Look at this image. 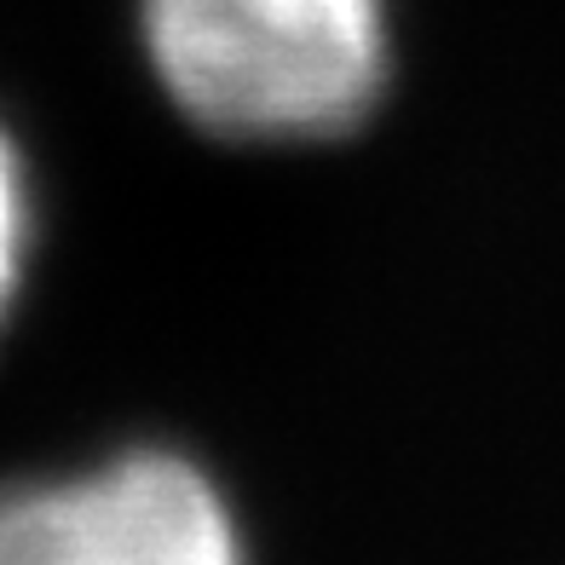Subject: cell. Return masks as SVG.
Returning a JSON list of instances; mask_svg holds the SVG:
<instances>
[{
    "label": "cell",
    "instance_id": "obj_1",
    "mask_svg": "<svg viewBox=\"0 0 565 565\" xmlns=\"http://www.w3.org/2000/svg\"><path fill=\"white\" fill-rule=\"evenodd\" d=\"M179 116L237 145H318L364 121L393 70L387 0H139Z\"/></svg>",
    "mask_w": 565,
    "mask_h": 565
},
{
    "label": "cell",
    "instance_id": "obj_2",
    "mask_svg": "<svg viewBox=\"0 0 565 565\" xmlns=\"http://www.w3.org/2000/svg\"><path fill=\"white\" fill-rule=\"evenodd\" d=\"M0 565H243L225 497L173 450L0 484Z\"/></svg>",
    "mask_w": 565,
    "mask_h": 565
},
{
    "label": "cell",
    "instance_id": "obj_3",
    "mask_svg": "<svg viewBox=\"0 0 565 565\" xmlns=\"http://www.w3.org/2000/svg\"><path fill=\"white\" fill-rule=\"evenodd\" d=\"M23 266H30V173L12 134L0 127V329L18 306Z\"/></svg>",
    "mask_w": 565,
    "mask_h": 565
}]
</instances>
